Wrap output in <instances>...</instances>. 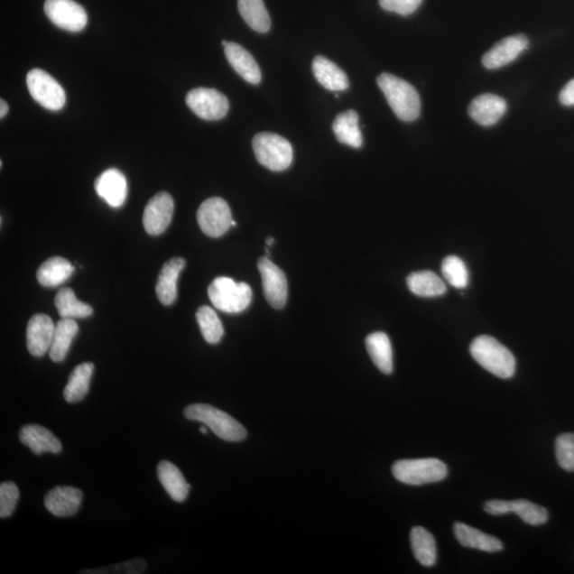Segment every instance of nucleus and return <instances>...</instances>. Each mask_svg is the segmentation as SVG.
Here are the masks:
<instances>
[{"label": "nucleus", "instance_id": "40", "mask_svg": "<svg viewBox=\"0 0 574 574\" xmlns=\"http://www.w3.org/2000/svg\"><path fill=\"white\" fill-rule=\"evenodd\" d=\"M9 106L4 99L0 100V117L4 118L8 115Z\"/></svg>", "mask_w": 574, "mask_h": 574}, {"label": "nucleus", "instance_id": "5", "mask_svg": "<svg viewBox=\"0 0 574 574\" xmlns=\"http://www.w3.org/2000/svg\"><path fill=\"white\" fill-rule=\"evenodd\" d=\"M253 148L258 162L273 171L289 169L294 158L292 144L283 136L274 134H256L253 140Z\"/></svg>", "mask_w": 574, "mask_h": 574}, {"label": "nucleus", "instance_id": "36", "mask_svg": "<svg viewBox=\"0 0 574 574\" xmlns=\"http://www.w3.org/2000/svg\"><path fill=\"white\" fill-rule=\"evenodd\" d=\"M555 450L560 468L567 471H574V434L566 433L559 436Z\"/></svg>", "mask_w": 574, "mask_h": 574}, {"label": "nucleus", "instance_id": "12", "mask_svg": "<svg viewBox=\"0 0 574 574\" xmlns=\"http://www.w3.org/2000/svg\"><path fill=\"white\" fill-rule=\"evenodd\" d=\"M484 510L493 516L515 513L525 523L531 525H542L546 523L549 518L546 508L523 499L516 501L489 500L484 505Z\"/></svg>", "mask_w": 574, "mask_h": 574}, {"label": "nucleus", "instance_id": "43", "mask_svg": "<svg viewBox=\"0 0 574 574\" xmlns=\"http://www.w3.org/2000/svg\"><path fill=\"white\" fill-rule=\"evenodd\" d=\"M221 44H223L224 46L227 44L226 41L221 42Z\"/></svg>", "mask_w": 574, "mask_h": 574}, {"label": "nucleus", "instance_id": "42", "mask_svg": "<svg viewBox=\"0 0 574 574\" xmlns=\"http://www.w3.org/2000/svg\"><path fill=\"white\" fill-rule=\"evenodd\" d=\"M207 428H208L207 426L206 427L205 426H201L200 429H199L200 432L202 434H207L208 433V429Z\"/></svg>", "mask_w": 574, "mask_h": 574}, {"label": "nucleus", "instance_id": "10", "mask_svg": "<svg viewBox=\"0 0 574 574\" xmlns=\"http://www.w3.org/2000/svg\"><path fill=\"white\" fill-rule=\"evenodd\" d=\"M44 10L48 19L68 32H81L87 26V12L74 0H46Z\"/></svg>", "mask_w": 574, "mask_h": 574}, {"label": "nucleus", "instance_id": "22", "mask_svg": "<svg viewBox=\"0 0 574 574\" xmlns=\"http://www.w3.org/2000/svg\"><path fill=\"white\" fill-rule=\"evenodd\" d=\"M313 73L316 80L329 91H345L349 88V79L344 70L322 56H317L313 61Z\"/></svg>", "mask_w": 574, "mask_h": 574}, {"label": "nucleus", "instance_id": "30", "mask_svg": "<svg viewBox=\"0 0 574 574\" xmlns=\"http://www.w3.org/2000/svg\"><path fill=\"white\" fill-rule=\"evenodd\" d=\"M78 331L79 327L74 319H62L58 321L50 350V356L53 362L59 363L65 360Z\"/></svg>", "mask_w": 574, "mask_h": 574}, {"label": "nucleus", "instance_id": "7", "mask_svg": "<svg viewBox=\"0 0 574 574\" xmlns=\"http://www.w3.org/2000/svg\"><path fill=\"white\" fill-rule=\"evenodd\" d=\"M27 86L32 98L47 110H61L67 101L64 88L45 70H30L27 75Z\"/></svg>", "mask_w": 574, "mask_h": 574}, {"label": "nucleus", "instance_id": "39", "mask_svg": "<svg viewBox=\"0 0 574 574\" xmlns=\"http://www.w3.org/2000/svg\"><path fill=\"white\" fill-rule=\"evenodd\" d=\"M560 101L567 106H574V79L568 82L566 87L561 89Z\"/></svg>", "mask_w": 574, "mask_h": 574}, {"label": "nucleus", "instance_id": "41", "mask_svg": "<svg viewBox=\"0 0 574 574\" xmlns=\"http://www.w3.org/2000/svg\"><path fill=\"white\" fill-rule=\"evenodd\" d=\"M273 243H274L273 237H272V236L267 237V239H266V246L267 247H272Z\"/></svg>", "mask_w": 574, "mask_h": 574}, {"label": "nucleus", "instance_id": "23", "mask_svg": "<svg viewBox=\"0 0 574 574\" xmlns=\"http://www.w3.org/2000/svg\"><path fill=\"white\" fill-rule=\"evenodd\" d=\"M454 535L460 545L464 547L486 552H498L504 549V545L498 538L483 533V532L462 523L454 524Z\"/></svg>", "mask_w": 574, "mask_h": 574}, {"label": "nucleus", "instance_id": "24", "mask_svg": "<svg viewBox=\"0 0 574 574\" xmlns=\"http://www.w3.org/2000/svg\"><path fill=\"white\" fill-rule=\"evenodd\" d=\"M158 477L173 501L183 502L188 498L190 486L185 481L182 472L177 466L169 460H162L158 466Z\"/></svg>", "mask_w": 574, "mask_h": 574}, {"label": "nucleus", "instance_id": "15", "mask_svg": "<svg viewBox=\"0 0 574 574\" xmlns=\"http://www.w3.org/2000/svg\"><path fill=\"white\" fill-rule=\"evenodd\" d=\"M56 326L50 316L37 314L27 327V348L33 356L41 357L51 350Z\"/></svg>", "mask_w": 574, "mask_h": 574}, {"label": "nucleus", "instance_id": "26", "mask_svg": "<svg viewBox=\"0 0 574 574\" xmlns=\"http://www.w3.org/2000/svg\"><path fill=\"white\" fill-rule=\"evenodd\" d=\"M333 133L339 143L354 148H361L363 136L358 127V115L355 110L340 113L333 123Z\"/></svg>", "mask_w": 574, "mask_h": 574}, {"label": "nucleus", "instance_id": "13", "mask_svg": "<svg viewBox=\"0 0 574 574\" xmlns=\"http://www.w3.org/2000/svg\"><path fill=\"white\" fill-rule=\"evenodd\" d=\"M258 267L267 302L273 309L284 308L289 289H287V279L282 269L273 264L266 256L259 260Z\"/></svg>", "mask_w": 574, "mask_h": 574}, {"label": "nucleus", "instance_id": "31", "mask_svg": "<svg viewBox=\"0 0 574 574\" xmlns=\"http://www.w3.org/2000/svg\"><path fill=\"white\" fill-rule=\"evenodd\" d=\"M238 11L251 29L266 33L271 29V16L263 0H238Z\"/></svg>", "mask_w": 574, "mask_h": 574}, {"label": "nucleus", "instance_id": "18", "mask_svg": "<svg viewBox=\"0 0 574 574\" xmlns=\"http://www.w3.org/2000/svg\"><path fill=\"white\" fill-rule=\"evenodd\" d=\"M95 190L107 205L113 208L122 207L127 199V181L123 172L110 169L96 179Z\"/></svg>", "mask_w": 574, "mask_h": 574}, {"label": "nucleus", "instance_id": "14", "mask_svg": "<svg viewBox=\"0 0 574 574\" xmlns=\"http://www.w3.org/2000/svg\"><path fill=\"white\" fill-rule=\"evenodd\" d=\"M529 40L525 35L518 34L505 38L495 44L483 57V64L488 69H497L515 61L528 48Z\"/></svg>", "mask_w": 574, "mask_h": 574}, {"label": "nucleus", "instance_id": "29", "mask_svg": "<svg viewBox=\"0 0 574 574\" xmlns=\"http://www.w3.org/2000/svg\"><path fill=\"white\" fill-rule=\"evenodd\" d=\"M366 348L380 372L391 375L393 373V349L390 338L383 332L370 334L366 338Z\"/></svg>", "mask_w": 574, "mask_h": 574}, {"label": "nucleus", "instance_id": "33", "mask_svg": "<svg viewBox=\"0 0 574 574\" xmlns=\"http://www.w3.org/2000/svg\"><path fill=\"white\" fill-rule=\"evenodd\" d=\"M56 308L62 319H86L93 314L89 304L78 301L75 292L69 287L60 290L55 299Z\"/></svg>", "mask_w": 574, "mask_h": 574}, {"label": "nucleus", "instance_id": "37", "mask_svg": "<svg viewBox=\"0 0 574 574\" xmlns=\"http://www.w3.org/2000/svg\"><path fill=\"white\" fill-rule=\"evenodd\" d=\"M20 499V490L14 482H4L0 486V517L7 518L14 513Z\"/></svg>", "mask_w": 574, "mask_h": 574}, {"label": "nucleus", "instance_id": "19", "mask_svg": "<svg viewBox=\"0 0 574 574\" xmlns=\"http://www.w3.org/2000/svg\"><path fill=\"white\" fill-rule=\"evenodd\" d=\"M225 55L233 69L251 85H259L262 79L261 69L251 53L244 47L233 42H227Z\"/></svg>", "mask_w": 574, "mask_h": 574}, {"label": "nucleus", "instance_id": "25", "mask_svg": "<svg viewBox=\"0 0 574 574\" xmlns=\"http://www.w3.org/2000/svg\"><path fill=\"white\" fill-rule=\"evenodd\" d=\"M94 373L93 363H82L71 372L67 386L64 388L63 396L69 403H77L86 398L89 383Z\"/></svg>", "mask_w": 574, "mask_h": 574}, {"label": "nucleus", "instance_id": "27", "mask_svg": "<svg viewBox=\"0 0 574 574\" xmlns=\"http://www.w3.org/2000/svg\"><path fill=\"white\" fill-rule=\"evenodd\" d=\"M409 290L420 297L432 298L445 294L447 286L444 281L433 272L422 271L410 274L406 279Z\"/></svg>", "mask_w": 574, "mask_h": 574}, {"label": "nucleus", "instance_id": "34", "mask_svg": "<svg viewBox=\"0 0 574 574\" xmlns=\"http://www.w3.org/2000/svg\"><path fill=\"white\" fill-rule=\"evenodd\" d=\"M196 319L207 342L212 345L218 344L224 337V327L215 310L203 306L197 310Z\"/></svg>", "mask_w": 574, "mask_h": 574}, {"label": "nucleus", "instance_id": "4", "mask_svg": "<svg viewBox=\"0 0 574 574\" xmlns=\"http://www.w3.org/2000/svg\"><path fill=\"white\" fill-rule=\"evenodd\" d=\"M208 294L215 308L228 314L243 312L253 301V291L247 283H237L227 277L215 279L208 286Z\"/></svg>", "mask_w": 574, "mask_h": 574}, {"label": "nucleus", "instance_id": "2", "mask_svg": "<svg viewBox=\"0 0 574 574\" xmlns=\"http://www.w3.org/2000/svg\"><path fill=\"white\" fill-rule=\"evenodd\" d=\"M470 354L484 369L501 379H510L515 374V356L505 346L488 335H481L474 339L470 345Z\"/></svg>", "mask_w": 574, "mask_h": 574}, {"label": "nucleus", "instance_id": "8", "mask_svg": "<svg viewBox=\"0 0 574 574\" xmlns=\"http://www.w3.org/2000/svg\"><path fill=\"white\" fill-rule=\"evenodd\" d=\"M190 109L206 121H219L229 111V101L218 89L199 88L191 89L185 97Z\"/></svg>", "mask_w": 574, "mask_h": 574}, {"label": "nucleus", "instance_id": "20", "mask_svg": "<svg viewBox=\"0 0 574 574\" xmlns=\"http://www.w3.org/2000/svg\"><path fill=\"white\" fill-rule=\"evenodd\" d=\"M20 440L37 456L43 453H60L62 444L50 430L39 424H26L20 430Z\"/></svg>", "mask_w": 574, "mask_h": 574}, {"label": "nucleus", "instance_id": "32", "mask_svg": "<svg viewBox=\"0 0 574 574\" xmlns=\"http://www.w3.org/2000/svg\"><path fill=\"white\" fill-rule=\"evenodd\" d=\"M411 545L415 558L422 566L435 564L438 550L432 534L422 526H415L411 531Z\"/></svg>", "mask_w": 574, "mask_h": 574}, {"label": "nucleus", "instance_id": "6", "mask_svg": "<svg viewBox=\"0 0 574 574\" xmlns=\"http://www.w3.org/2000/svg\"><path fill=\"white\" fill-rule=\"evenodd\" d=\"M393 475L408 486H424L444 480L448 475L445 463L438 458L398 460L393 466Z\"/></svg>", "mask_w": 574, "mask_h": 574}, {"label": "nucleus", "instance_id": "17", "mask_svg": "<svg viewBox=\"0 0 574 574\" xmlns=\"http://www.w3.org/2000/svg\"><path fill=\"white\" fill-rule=\"evenodd\" d=\"M507 105L504 98L494 94H484L471 101L469 116L478 125L489 127L504 117Z\"/></svg>", "mask_w": 574, "mask_h": 574}, {"label": "nucleus", "instance_id": "1", "mask_svg": "<svg viewBox=\"0 0 574 574\" xmlns=\"http://www.w3.org/2000/svg\"><path fill=\"white\" fill-rule=\"evenodd\" d=\"M378 85L398 118L403 122H414L420 117L421 111L420 94L408 81L384 73L378 77Z\"/></svg>", "mask_w": 574, "mask_h": 574}, {"label": "nucleus", "instance_id": "35", "mask_svg": "<svg viewBox=\"0 0 574 574\" xmlns=\"http://www.w3.org/2000/svg\"><path fill=\"white\" fill-rule=\"evenodd\" d=\"M442 276L448 283H450L456 289H464L468 285L469 273L465 263L458 256L450 255L442 261L441 264Z\"/></svg>", "mask_w": 574, "mask_h": 574}, {"label": "nucleus", "instance_id": "11", "mask_svg": "<svg viewBox=\"0 0 574 574\" xmlns=\"http://www.w3.org/2000/svg\"><path fill=\"white\" fill-rule=\"evenodd\" d=\"M173 211H175V202L169 193L161 191L153 196L148 201L143 215L144 228L148 235L153 236L162 235L169 228Z\"/></svg>", "mask_w": 574, "mask_h": 574}, {"label": "nucleus", "instance_id": "9", "mask_svg": "<svg viewBox=\"0 0 574 574\" xmlns=\"http://www.w3.org/2000/svg\"><path fill=\"white\" fill-rule=\"evenodd\" d=\"M197 220L205 235L220 237L231 228L233 219L228 203L219 197H213L201 203Z\"/></svg>", "mask_w": 574, "mask_h": 574}, {"label": "nucleus", "instance_id": "28", "mask_svg": "<svg viewBox=\"0 0 574 574\" xmlns=\"http://www.w3.org/2000/svg\"><path fill=\"white\" fill-rule=\"evenodd\" d=\"M71 263L61 256H53L40 266L37 278L41 285L53 287L61 285L74 273Z\"/></svg>", "mask_w": 574, "mask_h": 574}, {"label": "nucleus", "instance_id": "38", "mask_svg": "<svg viewBox=\"0 0 574 574\" xmlns=\"http://www.w3.org/2000/svg\"><path fill=\"white\" fill-rule=\"evenodd\" d=\"M421 3L422 0H379L382 9L403 16L414 14Z\"/></svg>", "mask_w": 574, "mask_h": 574}, {"label": "nucleus", "instance_id": "3", "mask_svg": "<svg viewBox=\"0 0 574 574\" xmlns=\"http://www.w3.org/2000/svg\"><path fill=\"white\" fill-rule=\"evenodd\" d=\"M190 421H199L210 428L215 435L227 441H241L246 439L247 430L227 412L208 404H191L184 410Z\"/></svg>", "mask_w": 574, "mask_h": 574}, {"label": "nucleus", "instance_id": "16", "mask_svg": "<svg viewBox=\"0 0 574 574\" xmlns=\"http://www.w3.org/2000/svg\"><path fill=\"white\" fill-rule=\"evenodd\" d=\"M80 489L71 486H58L46 495L44 504L47 511L57 517H70L79 511L82 502Z\"/></svg>", "mask_w": 574, "mask_h": 574}, {"label": "nucleus", "instance_id": "21", "mask_svg": "<svg viewBox=\"0 0 574 574\" xmlns=\"http://www.w3.org/2000/svg\"><path fill=\"white\" fill-rule=\"evenodd\" d=\"M185 263L187 262L182 258H172L161 269L155 292L164 306H171L176 301L178 278L185 267Z\"/></svg>", "mask_w": 574, "mask_h": 574}]
</instances>
